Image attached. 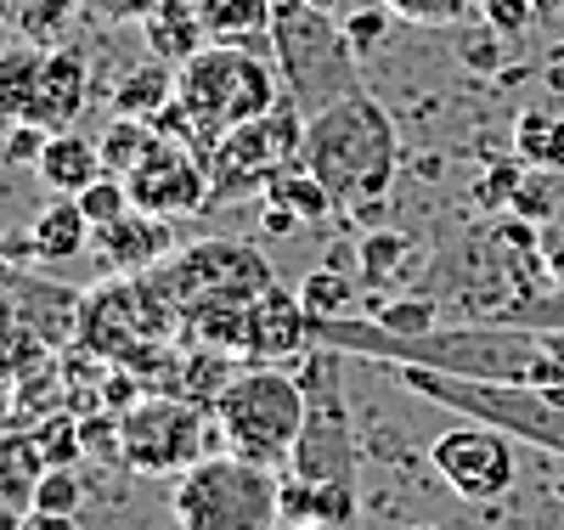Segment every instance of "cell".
<instances>
[{
  "instance_id": "obj_32",
  "label": "cell",
  "mask_w": 564,
  "mask_h": 530,
  "mask_svg": "<svg viewBox=\"0 0 564 530\" xmlns=\"http://www.w3.org/2000/svg\"><path fill=\"white\" fill-rule=\"evenodd\" d=\"M525 175H531V164H525V159H520V164H513V159H491V164H486V175L475 181V209H508Z\"/></svg>"
},
{
  "instance_id": "obj_36",
  "label": "cell",
  "mask_w": 564,
  "mask_h": 530,
  "mask_svg": "<svg viewBox=\"0 0 564 530\" xmlns=\"http://www.w3.org/2000/svg\"><path fill=\"white\" fill-rule=\"evenodd\" d=\"M316 519L334 524V530L356 524V486H345V479H322L316 486Z\"/></svg>"
},
{
  "instance_id": "obj_35",
  "label": "cell",
  "mask_w": 564,
  "mask_h": 530,
  "mask_svg": "<svg viewBox=\"0 0 564 530\" xmlns=\"http://www.w3.org/2000/svg\"><path fill=\"white\" fill-rule=\"evenodd\" d=\"M79 435H85V457L124 463V429H119V412H85V418H79Z\"/></svg>"
},
{
  "instance_id": "obj_14",
  "label": "cell",
  "mask_w": 564,
  "mask_h": 530,
  "mask_svg": "<svg viewBox=\"0 0 564 530\" xmlns=\"http://www.w3.org/2000/svg\"><path fill=\"white\" fill-rule=\"evenodd\" d=\"M305 322H311V311L300 305V294L289 300L271 282L260 300H249V356L254 361H282V356L305 350Z\"/></svg>"
},
{
  "instance_id": "obj_2",
  "label": "cell",
  "mask_w": 564,
  "mask_h": 530,
  "mask_svg": "<svg viewBox=\"0 0 564 530\" xmlns=\"http://www.w3.org/2000/svg\"><path fill=\"white\" fill-rule=\"evenodd\" d=\"M175 102L193 113L204 159H209L226 130L254 125L282 102V85H276V68L260 52L215 40V45H204V52H193L175 68Z\"/></svg>"
},
{
  "instance_id": "obj_4",
  "label": "cell",
  "mask_w": 564,
  "mask_h": 530,
  "mask_svg": "<svg viewBox=\"0 0 564 530\" xmlns=\"http://www.w3.org/2000/svg\"><path fill=\"white\" fill-rule=\"evenodd\" d=\"M276 474L243 452H209L186 474H175L170 513L181 530H276Z\"/></svg>"
},
{
  "instance_id": "obj_25",
  "label": "cell",
  "mask_w": 564,
  "mask_h": 530,
  "mask_svg": "<svg viewBox=\"0 0 564 530\" xmlns=\"http://www.w3.org/2000/svg\"><path fill=\"white\" fill-rule=\"evenodd\" d=\"M300 305L311 311V322H345L356 311V282L339 266H322L300 282Z\"/></svg>"
},
{
  "instance_id": "obj_20",
  "label": "cell",
  "mask_w": 564,
  "mask_h": 530,
  "mask_svg": "<svg viewBox=\"0 0 564 530\" xmlns=\"http://www.w3.org/2000/svg\"><path fill=\"white\" fill-rule=\"evenodd\" d=\"M260 198H271V204H289L305 226H316V220H327V215L339 209V198L327 192V181H322L305 159H300V164H282V170L271 175V186L260 192Z\"/></svg>"
},
{
  "instance_id": "obj_26",
  "label": "cell",
  "mask_w": 564,
  "mask_h": 530,
  "mask_svg": "<svg viewBox=\"0 0 564 530\" xmlns=\"http://www.w3.org/2000/svg\"><path fill=\"white\" fill-rule=\"evenodd\" d=\"M367 316L390 339H430L435 333V300L430 294H401V300H367Z\"/></svg>"
},
{
  "instance_id": "obj_12",
  "label": "cell",
  "mask_w": 564,
  "mask_h": 530,
  "mask_svg": "<svg viewBox=\"0 0 564 530\" xmlns=\"http://www.w3.org/2000/svg\"><path fill=\"white\" fill-rule=\"evenodd\" d=\"M90 255H97L102 277H141L175 255V237H170V220L153 215V209H130L108 226H97L90 237Z\"/></svg>"
},
{
  "instance_id": "obj_5",
  "label": "cell",
  "mask_w": 564,
  "mask_h": 530,
  "mask_svg": "<svg viewBox=\"0 0 564 530\" xmlns=\"http://www.w3.org/2000/svg\"><path fill=\"white\" fill-rule=\"evenodd\" d=\"M119 429H124V468L130 474H186L209 452H226L215 407L170 396V390L141 396L130 412H119Z\"/></svg>"
},
{
  "instance_id": "obj_28",
  "label": "cell",
  "mask_w": 564,
  "mask_h": 530,
  "mask_svg": "<svg viewBox=\"0 0 564 530\" xmlns=\"http://www.w3.org/2000/svg\"><path fill=\"white\" fill-rule=\"evenodd\" d=\"M502 29H491L486 18L480 23H457V34H452V52H457V63L468 68V74H502Z\"/></svg>"
},
{
  "instance_id": "obj_16",
  "label": "cell",
  "mask_w": 564,
  "mask_h": 530,
  "mask_svg": "<svg viewBox=\"0 0 564 530\" xmlns=\"http://www.w3.org/2000/svg\"><path fill=\"white\" fill-rule=\"evenodd\" d=\"M417 266H423V244L406 237V231H395V226H372L356 244V277H361V288H372V294L401 288Z\"/></svg>"
},
{
  "instance_id": "obj_38",
  "label": "cell",
  "mask_w": 564,
  "mask_h": 530,
  "mask_svg": "<svg viewBox=\"0 0 564 530\" xmlns=\"http://www.w3.org/2000/svg\"><path fill=\"white\" fill-rule=\"evenodd\" d=\"M480 18L491 29H502V34H525L531 23H542L536 18V0H480Z\"/></svg>"
},
{
  "instance_id": "obj_15",
  "label": "cell",
  "mask_w": 564,
  "mask_h": 530,
  "mask_svg": "<svg viewBox=\"0 0 564 530\" xmlns=\"http://www.w3.org/2000/svg\"><path fill=\"white\" fill-rule=\"evenodd\" d=\"M34 175H40V186L52 192V198H79V192L97 181V175H108V159H102L97 141H85L74 130H52V141H45Z\"/></svg>"
},
{
  "instance_id": "obj_33",
  "label": "cell",
  "mask_w": 564,
  "mask_h": 530,
  "mask_svg": "<svg viewBox=\"0 0 564 530\" xmlns=\"http://www.w3.org/2000/svg\"><path fill=\"white\" fill-rule=\"evenodd\" d=\"M384 7L412 29H457L475 0H384Z\"/></svg>"
},
{
  "instance_id": "obj_17",
  "label": "cell",
  "mask_w": 564,
  "mask_h": 530,
  "mask_svg": "<svg viewBox=\"0 0 564 530\" xmlns=\"http://www.w3.org/2000/svg\"><path fill=\"white\" fill-rule=\"evenodd\" d=\"M141 34H148V52L153 57H164V63H186L193 52H204V34H209V23H204V7L198 0H164V7L141 23Z\"/></svg>"
},
{
  "instance_id": "obj_46",
  "label": "cell",
  "mask_w": 564,
  "mask_h": 530,
  "mask_svg": "<svg viewBox=\"0 0 564 530\" xmlns=\"http://www.w3.org/2000/svg\"><path fill=\"white\" fill-rule=\"evenodd\" d=\"M558 7L564 0H536V18H558Z\"/></svg>"
},
{
  "instance_id": "obj_29",
  "label": "cell",
  "mask_w": 564,
  "mask_h": 530,
  "mask_svg": "<svg viewBox=\"0 0 564 530\" xmlns=\"http://www.w3.org/2000/svg\"><path fill=\"white\" fill-rule=\"evenodd\" d=\"M34 452L45 468H74L85 457V435H79V418H45L34 429Z\"/></svg>"
},
{
  "instance_id": "obj_1",
  "label": "cell",
  "mask_w": 564,
  "mask_h": 530,
  "mask_svg": "<svg viewBox=\"0 0 564 530\" xmlns=\"http://www.w3.org/2000/svg\"><path fill=\"white\" fill-rule=\"evenodd\" d=\"M395 159H401L395 153V125L361 85L311 113L305 164L339 198V215H350L361 204H379L395 181Z\"/></svg>"
},
{
  "instance_id": "obj_3",
  "label": "cell",
  "mask_w": 564,
  "mask_h": 530,
  "mask_svg": "<svg viewBox=\"0 0 564 530\" xmlns=\"http://www.w3.org/2000/svg\"><path fill=\"white\" fill-rule=\"evenodd\" d=\"M215 418H220L226 452H243L265 468H289L305 429V383L300 372L276 361H254L231 372V383L215 401Z\"/></svg>"
},
{
  "instance_id": "obj_9",
  "label": "cell",
  "mask_w": 564,
  "mask_h": 530,
  "mask_svg": "<svg viewBox=\"0 0 564 530\" xmlns=\"http://www.w3.org/2000/svg\"><path fill=\"white\" fill-rule=\"evenodd\" d=\"M430 463L463 502H497L520 479V457H513L508 429L486 423V418H468V423L446 429V435H435Z\"/></svg>"
},
{
  "instance_id": "obj_39",
  "label": "cell",
  "mask_w": 564,
  "mask_h": 530,
  "mask_svg": "<svg viewBox=\"0 0 564 530\" xmlns=\"http://www.w3.org/2000/svg\"><path fill=\"white\" fill-rule=\"evenodd\" d=\"M508 209L542 226V220L553 215V186H547V170H542V175H525V181H520V192H513V204H508Z\"/></svg>"
},
{
  "instance_id": "obj_22",
  "label": "cell",
  "mask_w": 564,
  "mask_h": 530,
  "mask_svg": "<svg viewBox=\"0 0 564 530\" xmlns=\"http://www.w3.org/2000/svg\"><path fill=\"white\" fill-rule=\"evenodd\" d=\"M198 7H204L209 40H231V45L260 40L276 23V0H198Z\"/></svg>"
},
{
  "instance_id": "obj_45",
  "label": "cell",
  "mask_w": 564,
  "mask_h": 530,
  "mask_svg": "<svg viewBox=\"0 0 564 530\" xmlns=\"http://www.w3.org/2000/svg\"><path fill=\"white\" fill-rule=\"evenodd\" d=\"M276 530H334V524H322V519H294V524H276Z\"/></svg>"
},
{
  "instance_id": "obj_34",
  "label": "cell",
  "mask_w": 564,
  "mask_h": 530,
  "mask_svg": "<svg viewBox=\"0 0 564 530\" xmlns=\"http://www.w3.org/2000/svg\"><path fill=\"white\" fill-rule=\"evenodd\" d=\"M79 502H85L79 474H74V468H45L29 508H34V513H79Z\"/></svg>"
},
{
  "instance_id": "obj_21",
  "label": "cell",
  "mask_w": 564,
  "mask_h": 530,
  "mask_svg": "<svg viewBox=\"0 0 564 530\" xmlns=\"http://www.w3.org/2000/svg\"><path fill=\"white\" fill-rule=\"evenodd\" d=\"M40 63L45 52L40 45H7L0 52V125H23L34 108V85H40Z\"/></svg>"
},
{
  "instance_id": "obj_41",
  "label": "cell",
  "mask_w": 564,
  "mask_h": 530,
  "mask_svg": "<svg viewBox=\"0 0 564 530\" xmlns=\"http://www.w3.org/2000/svg\"><path fill=\"white\" fill-rule=\"evenodd\" d=\"M300 226H305V220H300L289 204H271V198H260V231H265V237H294Z\"/></svg>"
},
{
  "instance_id": "obj_42",
  "label": "cell",
  "mask_w": 564,
  "mask_h": 530,
  "mask_svg": "<svg viewBox=\"0 0 564 530\" xmlns=\"http://www.w3.org/2000/svg\"><path fill=\"white\" fill-rule=\"evenodd\" d=\"M520 322H531V327H564V288H558V300H553V305L520 311Z\"/></svg>"
},
{
  "instance_id": "obj_24",
  "label": "cell",
  "mask_w": 564,
  "mask_h": 530,
  "mask_svg": "<svg viewBox=\"0 0 564 530\" xmlns=\"http://www.w3.org/2000/svg\"><path fill=\"white\" fill-rule=\"evenodd\" d=\"M513 153L531 170H564V113H542L525 108L513 119Z\"/></svg>"
},
{
  "instance_id": "obj_31",
  "label": "cell",
  "mask_w": 564,
  "mask_h": 530,
  "mask_svg": "<svg viewBox=\"0 0 564 530\" xmlns=\"http://www.w3.org/2000/svg\"><path fill=\"white\" fill-rule=\"evenodd\" d=\"M390 18H395V12L384 7V0H379V7H356V12L345 18V45H350L356 63H367V57L390 40Z\"/></svg>"
},
{
  "instance_id": "obj_37",
  "label": "cell",
  "mask_w": 564,
  "mask_h": 530,
  "mask_svg": "<svg viewBox=\"0 0 564 530\" xmlns=\"http://www.w3.org/2000/svg\"><path fill=\"white\" fill-rule=\"evenodd\" d=\"M164 0H85V12L108 23V29H124V23H148Z\"/></svg>"
},
{
  "instance_id": "obj_30",
  "label": "cell",
  "mask_w": 564,
  "mask_h": 530,
  "mask_svg": "<svg viewBox=\"0 0 564 530\" xmlns=\"http://www.w3.org/2000/svg\"><path fill=\"white\" fill-rule=\"evenodd\" d=\"M79 209H85V220L90 226H108V220H119V215H130L135 204H130V186H124V175H97L85 192H79Z\"/></svg>"
},
{
  "instance_id": "obj_6",
  "label": "cell",
  "mask_w": 564,
  "mask_h": 530,
  "mask_svg": "<svg viewBox=\"0 0 564 530\" xmlns=\"http://www.w3.org/2000/svg\"><path fill=\"white\" fill-rule=\"evenodd\" d=\"M164 294L181 305V316H198V311H220V305H249L271 288V266L260 260V249L249 244H193L170 255L164 266L148 271Z\"/></svg>"
},
{
  "instance_id": "obj_11",
  "label": "cell",
  "mask_w": 564,
  "mask_h": 530,
  "mask_svg": "<svg viewBox=\"0 0 564 530\" xmlns=\"http://www.w3.org/2000/svg\"><path fill=\"white\" fill-rule=\"evenodd\" d=\"M276 170H282V159H276V148H271V136H265L260 119L226 130L220 148L209 153V209L231 204V198H249V192H265Z\"/></svg>"
},
{
  "instance_id": "obj_18",
  "label": "cell",
  "mask_w": 564,
  "mask_h": 530,
  "mask_svg": "<svg viewBox=\"0 0 564 530\" xmlns=\"http://www.w3.org/2000/svg\"><path fill=\"white\" fill-rule=\"evenodd\" d=\"M170 102H175V63H164V57H148L141 68H124V79L108 96V108L124 113V119H159Z\"/></svg>"
},
{
  "instance_id": "obj_44",
  "label": "cell",
  "mask_w": 564,
  "mask_h": 530,
  "mask_svg": "<svg viewBox=\"0 0 564 530\" xmlns=\"http://www.w3.org/2000/svg\"><path fill=\"white\" fill-rule=\"evenodd\" d=\"M29 530H79V524H74V513H34Z\"/></svg>"
},
{
  "instance_id": "obj_10",
  "label": "cell",
  "mask_w": 564,
  "mask_h": 530,
  "mask_svg": "<svg viewBox=\"0 0 564 530\" xmlns=\"http://www.w3.org/2000/svg\"><path fill=\"white\" fill-rule=\"evenodd\" d=\"M124 186H130L135 209H153L164 220L198 215V209H209V159H198L181 141H159L153 159L124 175Z\"/></svg>"
},
{
  "instance_id": "obj_47",
  "label": "cell",
  "mask_w": 564,
  "mask_h": 530,
  "mask_svg": "<svg viewBox=\"0 0 564 530\" xmlns=\"http://www.w3.org/2000/svg\"><path fill=\"white\" fill-rule=\"evenodd\" d=\"M406 530H441V524H406Z\"/></svg>"
},
{
  "instance_id": "obj_19",
  "label": "cell",
  "mask_w": 564,
  "mask_h": 530,
  "mask_svg": "<svg viewBox=\"0 0 564 530\" xmlns=\"http://www.w3.org/2000/svg\"><path fill=\"white\" fill-rule=\"evenodd\" d=\"M34 249H40V260H79V255H90V237H97V226L85 220V209H79V198H52V209H40L34 215Z\"/></svg>"
},
{
  "instance_id": "obj_40",
  "label": "cell",
  "mask_w": 564,
  "mask_h": 530,
  "mask_svg": "<svg viewBox=\"0 0 564 530\" xmlns=\"http://www.w3.org/2000/svg\"><path fill=\"white\" fill-rule=\"evenodd\" d=\"M45 141H52V130L45 125H34V119H23V125H12V136H7V164H40V153H45Z\"/></svg>"
},
{
  "instance_id": "obj_23",
  "label": "cell",
  "mask_w": 564,
  "mask_h": 530,
  "mask_svg": "<svg viewBox=\"0 0 564 530\" xmlns=\"http://www.w3.org/2000/svg\"><path fill=\"white\" fill-rule=\"evenodd\" d=\"M159 141H164V136H159L153 119H124V113H113L108 130L97 136V148H102V159H108L113 175H130V170H141V164L153 159Z\"/></svg>"
},
{
  "instance_id": "obj_8",
  "label": "cell",
  "mask_w": 564,
  "mask_h": 530,
  "mask_svg": "<svg viewBox=\"0 0 564 530\" xmlns=\"http://www.w3.org/2000/svg\"><path fill=\"white\" fill-rule=\"evenodd\" d=\"M300 383H305V429H300V446H294L289 468L311 474L316 486L322 479H345V486H356V441H350V423H345L334 356L311 350L300 361Z\"/></svg>"
},
{
  "instance_id": "obj_43",
  "label": "cell",
  "mask_w": 564,
  "mask_h": 530,
  "mask_svg": "<svg viewBox=\"0 0 564 530\" xmlns=\"http://www.w3.org/2000/svg\"><path fill=\"white\" fill-rule=\"evenodd\" d=\"M542 271L564 288V237H542Z\"/></svg>"
},
{
  "instance_id": "obj_7",
  "label": "cell",
  "mask_w": 564,
  "mask_h": 530,
  "mask_svg": "<svg viewBox=\"0 0 564 530\" xmlns=\"http://www.w3.org/2000/svg\"><path fill=\"white\" fill-rule=\"evenodd\" d=\"M271 34H276L282 68H289V90H294V102L305 113H316V108L334 102V96L356 90V79H350L356 57L345 45V29L327 23V12L305 7V0H294V7H282V0H276Z\"/></svg>"
},
{
  "instance_id": "obj_27",
  "label": "cell",
  "mask_w": 564,
  "mask_h": 530,
  "mask_svg": "<svg viewBox=\"0 0 564 530\" xmlns=\"http://www.w3.org/2000/svg\"><path fill=\"white\" fill-rule=\"evenodd\" d=\"M74 7H85V0H18V29H23V40L40 45V52L63 45V29H68Z\"/></svg>"
},
{
  "instance_id": "obj_13",
  "label": "cell",
  "mask_w": 564,
  "mask_h": 530,
  "mask_svg": "<svg viewBox=\"0 0 564 530\" xmlns=\"http://www.w3.org/2000/svg\"><path fill=\"white\" fill-rule=\"evenodd\" d=\"M85 96H90V63L74 45H52L40 63V85H34V108L29 119L45 130H74V119L85 113Z\"/></svg>"
}]
</instances>
